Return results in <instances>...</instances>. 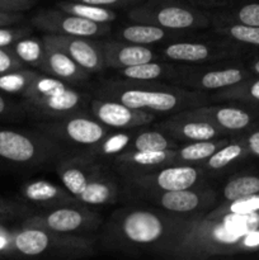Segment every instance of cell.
I'll use <instances>...</instances> for the list:
<instances>
[{"label": "cell", "mask_w": 259, "mask_h": 260, "mask_svg": "<svg viewBox=\"0 0 259 260\" xmlns=\"http://www.w3.org/2000/svg\"><path fill=\"white\" fill-rule=\"evenodd\" d=\"M24 20L22 12H0V27L15 25Z\"/></svg>", "instance_id": "ee69618b"}, {"label": "cell", "mask_w": 259, "mask_h": 260, "mask_svg": "<svg viewBox=\"0 0 259 260\" xmlns=\"http://www.w3.org/2000/svg\"><path fill=\"white\" fill-rule=\"evenodd\" d=\"M89 112L96 121L113 131L154 123L155 119L157 118L156 114L150 113V112L139 111L121 102L99 98L95 95L91 96L90 103H89Z\"/></svg>", "instance_id": "9a60e30c"}, {"label": "cell", "mask_w": 259, "mask_h": 260, "mask_svg": "<svg viewBox=\"0 0 259 260\" xmlns=\"http://www.w3.org/2000/svg\"><path fill=\"white\" fill-rule=\"evenodd\" d=\"M206 178L200 165L172 164L119 179L126 192H163L193 188L205 183Z\"/></svg>", "instance_id": "30bf717a"}, {"label": "cell", "mask_w": 259, "mask_h": 260, "mask_svg": "<svg viewBox=\"0 0 259 260\" xmlns=\"http://www.w3.org/2000/svg\"><path fill=\"white\" fill-rule=\"evenodd\" d=\"M46 48V60L43 74L53 76L56 79L71 84V85L79 86L83 83L89 80L90 74L84 70L78 62L73 60L63 51L43 42Z\"/></svg>", "instance_id": "603a6c76"}, {"label": "cell", "mask_w": 259, "mask_h": 260, "mask_svg": "<svg viewBox=\"0 0 259 260\" xmlns=\"http://www.w3.org/2000/svg\"><path fill=\"white\" fill-rule=\"evenodd\" d=\"M213 25L244 24L259 27V3H246L234 9L212 15Z\"/></svg>", "instance_id": "836d02e7"}, {"label": "cell", "mask_w": 259, "mask_h": 260, "mask_svg": "<svg viewBox=\"0 0 259 260\" xmlns=\"http://www.w3.org/2000/svg\"><path fill=\"white\" fill-rule=\"evenodd\" d=\"M23 68H27V65H24L9 47H0V75Z\"/></svg>", "instance_id": "f35d334b"}, {"label": "cell", "mask_w": 259, "mask_h": 260, "mask_svg": "<svg viewBox=\"0 0 259 260\" xmlns=\"http://www.w3.org/2000/svg\"><path fill=\"white\" fill-rule=\"evenodd\" d=\"M95 96L121 102L139 111L172 114L212 103L210 94L160 80L108 79L96 86Z\"/></svg>", "instance_id": "3957f363"}, {"label": "cell", "mask_w": 259, "mask_h": 260, "mask_svg": "<svg viewBox=\"0 0 259 260\" xmlns=\"http://www.w3.org/2000/svg\"><path fill=\"white\" fill-rule=\"evenodd\" d=\"M233 136H225L216 140H207V141H196L180 144L177 149H174V159L173 164L184 165H201L208 157L212 156L218 149L225 146Z\"/></svg>", "instance_id": "4316f807"}, {"label": "cell", "mask_w": 259, "mask_h": 260, "mask_svg": "<svg viewBox=\"0 0 259 260\" xmlns=\"http://www.w3.org/2000/svg\"><path fill=\"white\" fill-rule=\"evenodd\" d=\"M203 2H205L206 4H218V3L222 2V0H203Z\"/></svg>", "instance_id": "c3c4849f"}, {"label": "cell", "mask_w": 259, "mask_h": 260, "mask_svg": "<svg viewBox=\"0 0 259 260\" xmlns=\"http://www.w3.org/2000/svg\"><path fill=\"white\" fill-rule=\"evenodd\" d=\"M74 2L86 3V4L98 5V7L104 8H126V7H135L136 4L141 3L142 0H74Z\"/></svg>", "instance_id": "b9f144b4"}, {"label": "cell", "mask_w": 259, "mask_h": 260, "mask_svg": "<svg viewBox=\"0 0 259 260\" xmlns=\"http://www.w3.org/2000/svg\"><path fill=\"white\" fill-rule=\"evenodd\" d=\"M213 32L245 47L259 48V27L244 24L213 25Z\"/></svg>", "instance_id": "d590c367"}, {"label": "cell", "mask_w": 259, "mask_h": 260, "mask_svg": "<svg viewBox=\"0 0 259 260\" xmlns=\"http://www.w3.org/2000/svg\"><path fill=\"white\" fill-rule=\"evenodd\" d=\"M0 117H8L12 119H23L28 117L22 104H14L0 94Z\"/></svg>", "instance_id": "60d3db41"}, {"label": "cell", "mask_w": 259, "mask_h": 260, "mask_svg": "<svg viewBox=\"0 0 259 260\" xmlns=\"http://www.w3.org/2000/svg\"><path fill=\"white\" fill-rule=\"evenodd\" d=\"M131 22L147 23L170 30L203 29L212 24V15L180 0H142L127 13Z\"/></svg>", "instance_id": "8992f818"}, {"label": "cell", "mask_w": 259, "mask_h": 260, "mask_svg": "<svg viewBox=\"0 0 259 260\" xmlns=\"http://www.w3.org/2000/svg\"><path fill=\"white\" fill-rule=\"evenodd\" d=\"M30 35H32V27H28V25L0 27V47H12L17 41L29 37Z\"/></svg>", "instance_id": "74e56055"}, {"label": "cell", "mask_w": 259, "mask_h": 260, "mask_svg": "<svg viewBox=\"0 0 259 260\" xmlns=\"http://www.w3.org/2000/svg\"><path fill=\"white\" fill-rule=\"evenodd\" d=\"M253 74L246 66L233 63H177L170 83L198 91H216L235 85Z\"/></svg>", "instance_id": "9c48e42d"}, {"label": "cell", "mask_w": 259, "mask_h": 260, "mask_svg": "<svg viewBox=\"0 0 259 260\" xmlns=\"http://www.w3.org/2000/svg\"><path fill=\"white\" fill-rule=\"evenodd\" d=\"M238 136L245 144L250 156L259 157V123H254L248 129L238 134Z\"/></svg>", "instance_id": "ab89813d"}, {"label": "cell", "mask_w": 259, "mask_h": 260, "mask_svg": "<svg viewBox=\"0 0 259 260\" xmlns=\"http://www.w3.org/2000/svg\"><path fill=\"white\" fill-rule=\"evenodd\" d=\"M7 240H5L4 238H2V236H0V249H4V248H7Z\"/></svg>", "instance_id": "7dc6e473"}, {"label": "cell", "mask_w": 259, "mask_h": 260, "mask_svg": "<svg viewBox=\"0 0 259 260\" xmlns=\"http://www.w3.org/2000/svg\"><path fill=\"white\" fill-rule=\"evenodd\" d=\"M196 221L155 206H126L112 212L101 240L112 250L172 258Z\"/></svg>", "instance_id": "6da1fadb"}, {"label": "cell", "mask_w": 259, "mask_h": 260, "mask_svg": "<svg viewBox=\"0 0 259 260\" xmlns=\"http://www.w3.org/2000/svg\"><path fill=\"white\" fill-rule=\"evenodd\" d=\"M211 102H234L259 106V75H251L245 80L210 94Z\"/></svg>", "instance_id": "f1b7e54d"}, {"label": "cell", "mask_w": 259, "mask_h": 260, "mask_svg": "<svg viewBox=\"0 0 259 260\" xmlns=\"http://www.w3.org/2000/svg\"><path fill=\"white\" fill-rule=\"evenodd\" d=\"M15 253L40 258L76 259L93 255L94 239L90 236L61 234L40 228H23L10 240Z\"/></svg>", "instance_id": "5b68a950"}, {"label": "cell", "mask_w": 259, "mask_h": 260, "mask_svg": "<svg viewBox=\"0 0 259 260\" xmlns=\"http://www.w3.org/2000/svg\"><path fill=\"white\" fill-rule=\"evenodd\" d=\"M155 127L167 134L170 139L177 141L178 144H187V142L207 141V140L221 139L225 136H234L222 128L212 123L200 119L184 118L175 114L168 116L163 121L154 124Z\"/></svg>", "instance_id": "ac0fdd59"}, {"label": "cell", "mask_w": 259, "mask_h": 260, "mask_svg": "<svg viewBox=\"0 0 259 260\" xmlns=\"http://www.w3.org/2000/svg\"><path fill=\"white\" fill-rule=\"evenodd\" d=\"M122 183L117 173L109 165H106L89 182L78 201L85 206L113 205L121 196Z\"/></svg>", "instance_id": "7402d4cb"}, {"label": "cell", "mask_w": 259, "mask_h": 260, "mask_svg": "<svg viewBox=\"0 0 259 260\" xmlns=\"http://www.w3.org/2000/svg\"><path fill=\"white\" fill-rule=\"evenodd\" d=\"M246 68L250 70V73L253 74V75H259V57L253 58V60L248 63Z\"/></svg>", "instance_id": "bcb514c9"}, {"label": "cell", "mask_w": 259, "mask_h": 260, "mask_svg": "<svg viewBox=\"0 0 259 260\" xmlns=\"http://www.w3.org/2000/svg\"><path fill=\"white\" fill-rule=\"evenodd\" d=\"M258 108V107H256ZM253 104H203L196 108L175 113L178 117L206 121L228 131L230 135H238L256 123L259 111Z\"/></svg>", "instance_id": "4fadbf2b"}, {"label": "cell", "mask_w": 259, "mask_h": 260, "mask_svg": "<svg viewBox=\"0 0 259 260\" xmlns=\"http://www.w3.org/2000/svg\"><path fill=\"white\" fill-rule=\"evenodd\" d=\"M30 24L45 33L74 36V37L98 38L111 33V27L106 23H96L74 15L55 8L43 9L30 19Z\"/></svg>", "instance_id": "5bb4252c"}, {"label": "cell", "mask_w": 259, "mask_h": 260, "mask_svg": "<svg viewBox=\"0 0 259 260\" xmlns=\"http://www.w3.org/2000/svg\"><path fill=\"white\" fill-rule=\"evenodd\" d=\"M259 250V211L216 218L201 217L190 226L172 259H208Z\"/></svg>", "instance_id": "7a4b0ae2"}, {"label": "cell", "mask_w": 259, "mask_h": 260, "mask_svg": "<svg viewBox=\"0 0 259 260\" xmlns=\"http://www.w3.org/2000/svg\"><path fill=\"white\" fill-rule=\"evenodd\" d=\"M104 162L84 155H65L55 164V170L63 187L78 200L91 179L103 169Z\"/></svg>", "instance_id": "e0dca14e"}, {"label": "cell", "mask_w": 259, "mask_h": 260, "mask_svg": "<svg viewBox=\"0 0 259 260\" xmlns=\"http://www.w3.org/2000/svg\"><path fill=\"white\" fill-rule=\"evenodd\" d=\"M136 128L137 127H134V128L118 129V131L109 132L102 141H99L93 147H90L89 150L79 155H84V156L91 157V159L98 160V161L109 165V162L114 157L118 156L122 152L128 151Z\"/></svg>", "instance_id": "cb8c5ba5"}, {"label": "cell", "mask_w": 259, "mask_h": 260, "mask_svg": "<svg viewBox=\"0 0 259 260\" xmlns=\"http://www.w3.org/2000/svg\"><path fill=\"white\" fill-rule=\"evenodd\" d=\"M127 193L134 200H141L173 215L195 220L207 215L218 202V192L206 183L187 189Z\"/></svg>", "instance_id": "ba28073f"}, {"label": "cell", "mask_w": 259, "mask_h": 260, "mask_svg": "<svg viewBox=\"0 0 259 260\" xmlns=\"http://www.w3.org/2000/svg\"><path fill=\"white\" fill-rule=\"evenodd\" d=\"M179 145L167 134L150 123L137 127L128 151H163L174 150Z\"/></svg>", "instance_id": "83f0119b"}, {"label": "cell", "mask_w": 259, "mask_h": 260, "mask_svg": "<svg viewBox=\"0 0 259 260\" xmlns=\"http://www.w3.org/2000/svg\"><path fill=\"white\" fill-rule=\"evenodd\" d=\"M99 43H101L106 68L114 69V70L160 58L149 46L124 42L121 40H104Z\"/></svg>", "instance_id": "ffe728a7"}, {"label": "cell", "mask_w": 259, "mask_h": 260, "mask_svg": "<svg viewBox=\"0 0 259 260\" xmlns=\"http://www.w3.org/2000/svg\"><path fill=\"white\" fill-rule=\"evenodd\" d=\"M220 37V36H218ZM248 47L228 38L218 41H174L161 50L164 60L177 63H212L243 55Z\"/></svg>", "instance_id": "7c38bea8"}, {"label": "cell", "mask_w": 259, "mask_h": 260, "mask_svg": "<svg viewBox=\"0 0 259 260\" xmlns=\"http://www.w3.org/2000/svg\"><path fill=\"white\" fill-rule=\"evenodd\" d=\"M24 210L20 206H9V205H0V217H4L7 215H19V212Z\"/></svg>", "instance_id": "f6af8a7d"}, {"label": "cell", "mask_w": 259, "mask_h": 260, "mask_svg": "<svg viewBox=\"0 0 259 260\" xmlns=\"http://www.w3.org/2000/svg\"><path fill=\"white\" fill-rule=\"evenodd\" d=\"M9 48L24 65L42 73L46 60V48L42 38H33L29 36L17 41Z\"/></svg>", "instance_id": "d6a6232c"}, {"label": "cell", "mask_w": 259, "mask_h": 260, "mask_svg": "<svg viewBox=\"0 0 259 260\" xmlns=\"http://www.w3.org/2000/svg\"><path fill=\"white\" fill-rule=\"evenodd\" d=\"M56 8L96 23L109 24L117 19V13L111 8L98 7V5L74 2V0H60V2L56 3Z\"/></svg>", "instance_id": "1f68e13d"}, {"label": "cell", "mask_w": 259, "mask_h": 260, "mask_svg": "<svg viewBox=\"0 0 259 260\" xmlns=\"http://www.w3.org/2000/svg\"><path fill=\"white\" fill-rule=\"evenodd\" d=\"M47 74L40 73L24 91L20 104L28 117L37 122L53 121L78 113H90L91 96Z\"/></svg>", "instance_id": "277c9868"}, {"label": "cell", "mask_w": 259, "mask_h": 260, "mask_svg": "<svg viewBox=\"0 0 259 260\" xmlns=\"http://www.w3.org/2000/svg\"><path fill=\"white\" fill-rule=\"evenodd\" d=\"M118 73L122 78L132 80H170L174 74V62L155 60L119 69Z\"/></svg>", "instance_id": "f546056e"}, {"label": "cell", "mask_w": 259, "mask_h": 260, "mask_svg": "<svg viewBox=\"0 0 259 260\" xmlns=\"http://www.w3.org/2000/svg\"><path fill=\"white\" fill-rule=\"evenodd\" d=\"M178 32L182 30H170L155 24L132 22V24H126L117 30V38L124 42L151 46L164 41L175 40L179 37Z\"/></svg>", "instance_id": "d4e9b609"}, {"label": "cell", "mask_w": 259, "mask_h": 260, "mask_svg": "<svg viewBox=\"0 0 259 260\" xmlns=\"http://www.w3.org/2000/svg\"><path fill=\"white\" fill-rule=\"evenodd\" d=\"M38 74H40L38 70L28 68L2 74L0 75V90L7 94H15V95L22 96L24 91L32 85Z\"/></svg>", "instance_id": "e575fe53"}, {"label": "cell", "mask_w": 259, "mask_h": 260, "mask_svg": "<svg viewBox=\"0 0 259 260\" xmlns=\"http://www.w3.org/2000/svg\"><path fill=\"white\" fill-rule=\"evenodd\" d=\"M174 150L163 151H126L114 157L109 167L119 178L142 174L173 164Z\"/></svg>", "instance_id": "d6986e66"}, {"label": "cell", "mask_w": 259, "mask_h": 260, "mask_svg": "<svg viewBox=\"0 0 259 260\" xmlns=\"http://www.w3.org/2000/svg\"><path fill=\"white\" fill-rule=\"evenodd\" d=\"M256 193H259V173H243L228 180L218 193V201L228 202Z\"/></svg>", "instance_id": "4dcf8cb0"}, {"label": "cell", "mask_w": 259, "mask_h": 260, "mask_svg": "<svg viewBox=\"0 0 259 260\" xmlns=\"http://www.w3.org/2000/svg\"><path fill=\"white\" fill-rule=\"evenodd\" d=\"M41 38L45 43L63 51L89 74L101 73L106 69L101 43L93 41V38L74 37L55 33H45Z\"/></svg>", "instance_id": "2e32d148"}, {"label": "cell", "mask_w": 259, "mask_h": 260, "mask_svg": "<svg viewBox=\"0 0 259 260\" xmlns=\"http://www.w3.org/2000/svg\"><path fill=\"white\" fill-rule=\"evenodd\" d=\"M20 193L27 202L42 208L43 211L63 206L80 205L63 185H57L45 179L27 182L20 189Z\"/></svg>", "instance_id": "44dd1931"}, {"label": "cell", "mask_w": 259, "mask_h": 260, "mask_svg": "<svg viewBox=\"0 0 259 260\" xmlns=\"http://www.w3.org/2000/svg\"><path fill=\"white\" fill-rule=\"evenodd\" d=\"M259 211V193L248 196V197L238 198L234 201L218 203L213 207L205 217L216 218L223 215H238V213H250Z\"/></svg>", "instance_id": "8d00e7d4"}, {"label": "cell", "mask_w": 259, "mask_h": 260, "mask_svg": "<svg viewBox=\"0 0 259 260\" xmlns=\"http://www.w3.org/2000/svg\"><path fill=\"white\" fill-rule=\"evenodd\" d=\"M249 156H250V154H249L245 144L241 141L238 135H234L225 146L218 149L212 156L208 157L200 167L205 172L206 177H208V175L218 174L231 165L243 161Z\"/></svg>", "instance_id": "484cf974"}, {"label": "cell", "mask_w": 259, "mask_h": 260, "mask_svg": "<svg viewBox=\"0 0 259 260\" xmlns=\"http://www.w3.org/2000/svg\"><path fill=\"white\" fill-rule=\"evenodd\" d=\"M25 2H35V3H37L38 0H25Z\"/></svg>", "instance_id": "681fc988"}, {"label": "cell", "mask_w": 259, "mask_h": 260, "mask_svg": "<svg viewBox=\"0 0 259 260\" xmlns=\"http://www.w3.org/2000/svg\"><path fill=\"white\" fill-rule=\"evenodd\" d=\"M102 223L103 218L96 211L80 203L43 211L28 217L23 228H40L61 234L89 236L99 230Z\"/></svg>", "instance_id": "8fae6325"}, {"label": "cell", "mask_w": 259, "mask_h": 260, "mask_svg": "<svg viewBox=\"0 0 259 260\" xmlns=\"http://www.w3.org/2000/svg\"><path fill=\"white\" fill-rule=\"evenodd\" d=\"M35 4V2L25 0H0V12H24Z\"/></svg>", "instance_id": "7bdbcfd3"}, {"label": "cell", "mask_w": 259, "mask_h": 260, "mask_svg": "<svg viewBox=\"0 0 259 260\" xmlns=\"http://www.w3.org/2000/svg\"><path fill=\"white\" fill-rule=\"evenodd\" d=\"M33 128L58 145L66 155L86 151L113 131L96 121L91 113H78L61 119L37 122Z\"/></svg>", "instance_id": "52a82bcc"}]
</instances>
